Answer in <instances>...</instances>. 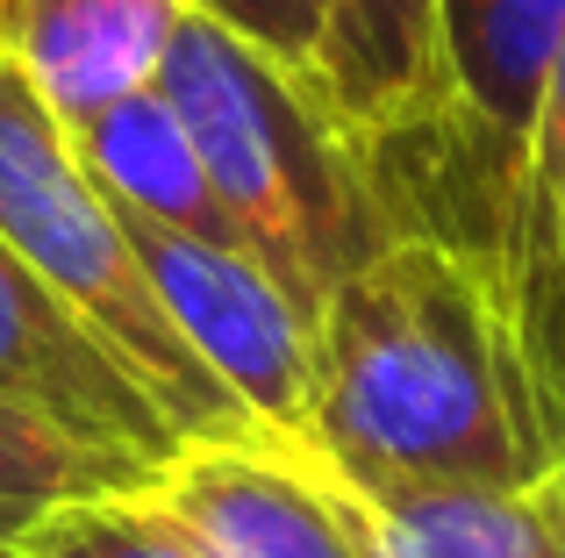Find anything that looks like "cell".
<instances>
[{
	"label": "cell",
	"instance_id": "obj_3",
	"mask_svg": "<svg viewBox=\"0 0 565 558\" xmlns=\"http://www.w3.org/2000/svg\"><path fill=\"white\" fill-rule=\"evenodd\" d=\"M0 244L51 293H65L79 308L86 330L166 408L180 444L186 437L250 430V416L207 379V365L172 330L122 208L94 186V172L79 165L65 122L14 79L8 57H0Z\"/></svg>",
	"mask_w": 565,
	"mask_h": 558
},
{
	"label": "cell",
	"instance_id": "obj_1",
	"mask_svg": "<svg viewBox=\"0 0 565 558\" xmlns=\"http://www.w3.org/2000/svg\"><path fill=\"white\" fill-rule=\"evenodd\" d=\"M308 437L365 494H523L558 459L494 272L437 229H401L322 293Z\"/></svg>",
	"mask_w": 565,
	"mask_h": 558
},
{
	"label": "cell",
	"instance_id": "obj_6",
	"mask_svg": "<svg viewBox=\"0 0 565 558\" xmlns=\"http://www.w3.org/2000/svg\"><path fill=\"white\" fill-rule=\"evenodd\" d=\"M558 36H565V0H437L444 108L429 137H444L466 158V201L480 215L472 223L480 266H494V244L509 229Z\"/></svg>",
	"mask_w": 565,
	"mask_h": 558
},
{
	"label": "cell",
	"instance_id": "obj_15",
	"mask_svg": "<svg viewBox=\"0 0 565 558\" xmlns=\"http://www.w3.org/2000/svg\"><path fill=\"white\" fill-rule=\"evenodd\" d=\"M201 14H215L222 29H236L244 43H258L273 65L316 72V36H322V0H193Z\"/></svg>",
	"mask_w": 565,
	"mask_h": 558
},
{
	"label": "cell",
	"instance_id": "obj_11",
	"mask_svg": "<svg viewBox=\"0 0 565 558\" xmlns=\"http://www.w3.org/2000/svg\"><path fill=\"white\" fill-rule=\"evenodd\" d=\"M79 165L94 172V186L143 229H166V237H193V244H222V251H244L222 194L207 186L201 172V151H193L186 122L172 115V100L158 94H137L122 108L94 115V122L65 129ZM250 258V251H244Z\"/></svg>",
	"mask_w": 565,
	"mask_h": 558
},
{
	"label": "cell",
	"instance_id": "obj_14",
	"mask_svg": "<svg viewBox=\"0 0 565 558\" xmlns=\"http://www.w3.org/2000/svg\"><path fill=\"white\" fill-rule=\"evenodd\" d=\"M0 558H207L143 487L79 494L65 508H43Z\"/></svg>",
	"mask_w": 565,
	"mask_h": 558
},
{
	"label": "cell",
	"instance_id": "obj_8",
	"mask_svg": "<svg viewBox=\"0 0 565 558\" xmlns=\"http://www.w3.org/2000/svg\"><path fill=\"white\" fill-rule=\"evenodd\" d=\"M193 0H0V57L65 129L151 94Z\"/></svg>",
	"mask_w": 565,
	"mask_h": 558
},
{
	"label": "cell",
	"instance_id": "obj_13",
	"mask_svg": "<svg viewBox=\"0 0 565 558\" xmlns=\"http://www.w3.org/2000/svg\"><path fill=\"white\" fill-rule=\"evenodd\" d=\"M143 480H151L143 465L115 459V451H94L79 437H65V430L0 401V551L43 508H65L79 494H108V487H143Z\"/></svg>",
	"mask_w": 565,
	"mask_h": 558
},
{
	"label": "cell",
	"instance_id": "obj_16",
	"mask_svg": "<svg viewBox=\"0 0 565 558\" xmlns=\"http://www.w3.org/2000/svg\"><path fill=\"white\" fill-rule=\"evenodd\" d=\"M530 502L544 508V523H552V530H558V545H565V451H558L552 465H544V480L530 487Z\"/></svg>",
	"mask_w": 565,
	"mask_h": 558
},
{
	"label": "cell",
	"instance_id": "obj_5",
	"mask_svg": "<svg viewBox=\"0 0 565 558\" xmlns=\"http://www.w3.org/2000/svg\"><path fill=\"white\" fill-rule=\"evenodd\" d=\"M129 237H137V258L151 272L158 301H166L172 330L207 365V379L258 430L308 437V416H316V322L287 301V287L258 258L222 251V244L166 237V229H143V223H129Z\"/></svg>",
	"mask_w": 565,
	"mask_h": 558
},
{
	"label": "cell",
	"instance_id": "obj_4",
	"mask_svg": "<svg viewBox=\"0 0 565 558\" xmlns=\"http://www.w3.org/2000/svg\"><path fill=\"white\" fill-rule=\"evenodd\" d=\"M143 494L207 558H380L373 502L316 437H279L258 422L186 437Z\"/></svg>",
	"mask_w": 565,
	"mask_h": 558
},
{
	"label": "cell",
	"instance_id": "obj_10",
	"mask_svg": "<svg viewBox=\"0 0 565 558\" xmlns=\"http://www.w3.org/2000/svg\"><path fill=\"white\" fill-rule=\"evenodd\" d=\"M487 272L501 287L509 330L523 344V365L537 379L544 416H552L565 451V36L537 100V129H530V151H523L509 229H501Z\"/></svg>",
	"mask_w": 565,
	"mask_h": 558
},
{
	"label": "cell",
	"instance_id": "obj_12",
	"mask_svg": "<svg viewBox=\"0 0 565 558\" xmlns=\"http://www.w3.org/2000/svg\"><path fill=\"white\" fill-rule=\"evenodd\" d=\"M365 502H373L380 558H565L530 487H373Z\"/></svg>",
	"mask_w": 565,
	"mask_h": 558
},
{
	"label": "cell",
	"instance_id": "obj_2",
	"mask_svg": "<svg viewBox=\"0 0 565 558\" xmlns=\"http://www.w3.org/2000/svg\"><path fill=\"white\" fill-rule=\"evenodd\" d=\"M244 251L316 322L322 293L401 237L386 180L301 72L193 8L158 72Z\"/></svg>",
	"mask_w": 565,
	"mask_h": 558
},
{
	"label": "cell",
	"instance_id": "obj_7",
	"mask_svg": "<svg viewBox=\"0 0 565 558\" xmlns=\"http://www.w3.org/2000/svg\"><path fill=\"white\" fill-rule=\"evenodd\" d=\"M0 401L143 473H158L180 451V430L143 394V379L8 244H0Z\"/></svg>",
	"mask_w": 565,
	"mask_h": 558
},
{
	"label": "cell",
	"instance_id": "obj_9",
	"mask_svg": "<svg viewBox=\"0 0 565 558\" xmlns=\"http://www.w3.org/2000/svg\"><path fill=\"white\" fill-rule=\"evenodd\" d=\"M308 86L373 158L429 137L444 108L437 0H322Z\"/></svg>",
	"mask_w": 565,
	"mask_h": 558
}]
</instances>
